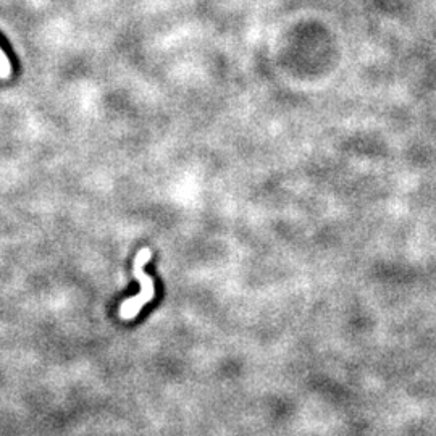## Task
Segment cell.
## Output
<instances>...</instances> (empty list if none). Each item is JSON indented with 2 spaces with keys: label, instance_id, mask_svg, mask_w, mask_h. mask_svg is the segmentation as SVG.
Here are the masks:
<instances>
[{
  "label": "cell",
  "instance_id": "6da1fadb",
  "mask_svg": "<svg viewBox=\"0 0 436 436\" xmlns=\"http://www.w3.org/2000/svg\"><path fill=\"white\" fill-rule=\"evenodd\" d=\"M150 257H152V252H150L149 247L141 249L136 255L134 265H133V273H134L136 280L141 283V293H139L137 296H133V298L123 301V304H121V307H120V315L123 320L136 318L139 310H141L147 302L154 299V296H155L154 281L144 270V265L150 260Z\"/></svg>",
  "mask_w": 436,
  "mask_h": 436
},
{
  "label": "cell",
  "instance_id": "7a4b0ae2",
  "mask_svg": "<svg viewBox=\"0 0 436 436\" xmlns=\"http://www.w3.org/2000/svg\"><path fill=\"white\" fill-rule=\"evenodd\" d=\"M11 74V63L3 49L0 47V79H8Z\"/></svg>",
  "mask_w": 436,
  "mask_h": 436
}]
</instances>
